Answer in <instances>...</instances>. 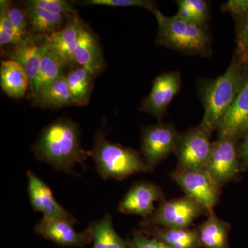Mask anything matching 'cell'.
I'll return each mask as SVG.
<instances>
[{"label":"cell","instance_id":"83f0119b","mask_svg":"<svg viewBox=\"0 0 248 248\" xmlns=\"http://www.w3.org/2000/svg\"><path fill=\"white\" fill-rule=\"evenodd\" d=\"M236 24V49L235 56L241 60L248 53V9L233 16Z\"/></svg>","mask_w":248,"mask_h":248},{"label":"cell","instance_id":"7a4b0ae2","mask_svg":"<svg viewBox=\"0 0 248 248\" xmlns=\"http://www.w3.org/2000/svg\"><path fill=\"white\" fill-rule=\"evenodd\" d=\"M248 66L235 56L223 75L199 84V96L204 107L201 125L209 133L217 130L234 104L247 77Z\"/></svg>","mask_w":248,"mask_h":248},{"label":"cell","instance_id":"ac0fdd59","mask_svg":"<svg viewBox=\"0 0 248 248\" xmlns=\"http://www.w3.org/2000/svg\"><path fill=\"white\" fill-rule=\"evenodd\" d=\"M0 83L3 91L14 99L24 97L30 86L29 78L22 67L11 59L1 62Z\"/></svg>","mask_w":248,"mask_h":248},{"label":"cell","instance_id":"ffe728a7","mask_svg":"<svg viewBox=\"0 0 248 248\" xmlns=\"http://www.w3.org/2000/svg\"><path fill=\"white\" fill-rule=\"evenodd\" d=\"M197 228L200 245L206 248H228L230 225L211 211Z\"/></svg>","mask_w":248,"mask_h":248},{"label":"cell","instance_id":"8fae6325","mask_svg":"<svg viewBox=\"0 0 248 248\" xmlns=\"http://www.w3.org/2000/svg\"><path fill=\"white\" fill-rule=\"evenodd\" d=\"M164 200V193L154 183L140 182L134 184L118 205V211L125 215H139L146 219L155 211L156 202Z\"/></svg>","mask_w":248,"mask_h":248},{"label":"cell","instance_id":"1f68e13d","mask_svg":"<svg viewBox=\"0 0 248 248\" xmlns=\"http://www.w3.org/2000/svg\"><path fill=\"white\" fill-rule=\"evenodd\" d=\"M130 248H171L155 238H150L143 232L135 231L128 243Z\"/></svg>","mask_w":248,"mask_h":248},{"label":"cell","instance_id":"cb8c5ba5","mask_svg":"<svg viewBox=\"0 0 248 248\" xmlns=\"http://www.w3.org/2000/svg\"><path fill=\"white\" fill-rule=\"evenodd\" d=\"M33 102L37 107L51 109L76 106L71 97L64 75L49 85Z\"/></svg>","mask_w":248,"mask_h":248},{"label":"cell","instance_id":"484cf974","mask_svg":"<svg viewBox=\"0 0 248 248\" xmlns=\"http://www.w3.org/2000/svg\"><path fill=\"white\" fill-rule=\"evenodd\" d=\"M176 17L187 22L208 25L210 17L209 4L204 0H177Z\"/></svg>","mask_w":248,"mask_h":248},{"label":"cell","instance_id":"2e32d148","mask_svg":"<svg viewBox=\"0 0 248 248\" xmlns=\"http://www.w3.org/2000/svg\"><path fill=\"white\" fill-rule=\"evenodd\" d=\"M75 60L77 64L86 68L93 76L99 75L104 68V58L99 42L84 24L78 37Z\"/></svg>","mask_w":248,"mask_h":248},{"label":"cell","instance_id":"f1b7e54d","mask_svg":"<svg viewBox=\"0 0 248 248\" xmlns=\"http://www.w3.org/2000/svg\"><path fill=\"white\" fill-rule=\"evenodd\" d=\"M84 4L112 7H141L149 10L153 14L158 9L154 1L149 0H87Z\"/></svg>","mask_w":248,"mask_h":248},{"label":"cell","instance_id":"4dcf8cb0","mask_svg":"<svg viewBox=\"0 0 248 248\" xmlns=\"http://www.w3.org/2000/svg\"><path fill=\"white\" fill-rule=\"evenodd\" d=\"M35 6L55 15L71 17L76 14L71 2L64 0H31Z\"/></svg>","mask_w":248,"mask_h":248},{"label":"cell","instance_id":"52a82bcc","mask_svg":"<svg viewBox=\"0 0 248 248\" xmlns=\"http://www.w3.org/2000/svg\"><path fill=\"white\" fill-rule=\"evenodd\" d=\"M170 177L184 191L185 195L212 211L219 202L221 187L205 169H177Z\"/></svg>","mask_w":248,"mask_h":248},{"label":"cell","instance_id":"9c48e42d","mask_svg":"<svg viewBox=\"0 0 248 248\" xmlns=\"http://www.w3.org/2000/svg\"><path fill=\"white\" fill-rule=\"evenodd\" d=\"M237 141L217 139L213 142L211 156L205 170L220 187L234 180L239 174L241 162Z\"/></svg>","mask_w":248,"mask_h":248},{"label":"cell","instance_id":"7c38bea8","mask_svg":"<svg viewBox=\"0 0 248 248\" xmlns=\"http://www.w3.org/2000/svg\"><path fill=\"white\" fill-rule=\"evenodd\" d=\"M84 23L78 14L71 16L58 32L42 37V42L64 68L74 66L75 51Z\"/></svg>","mask_w":248,"mask_h":248},{"label":"cell","instance_id":"5b68a950","mask_svg":"<svg viewBox=\"0 0 248 248\" xmlns=\"http://www.w3.org/2000/svg\"><path fill=\"white\" fill-rule=\"evenodd\" d=\"M210 212L195 200L184 195L179 198L162 201L151 216L143 219L141 226L143 228L161 227L169 229L189 228L199 217L208 215Z\"/></svg>","mask_w":248,"mask_h":248},{"label":"cell","instance_id":"44dd1931","mask_svg":"<svg viewBox=\"0 0 248 248\" xmlns=\"http://www.w3.org/2000/svg\"><path fill=\"white\" fill-rule=\"evenodd\" d=\"M64 67L42 42V60L37 78L31 87L33 100L47 87L63 76Z\"/></svg>","mask_w":248,"mask_h":248},{"label":"cell","instance_id":"9a60e30c","mask_svg":"<svg viewBox=\"0 0 248 248\" xmlns=\"http://www.w3.org/2000/svg\"><path fill=\"white\" fill-rule=\"evenodd\" d=\"M248 134V73L232 107L217 129L218 139L239 140Z\"/></svg>","mask_w":248,"mask_h":248},{"label":"cell","instance_id":"e0dca14e","mask_svg":"<svg viewBox=\"0 0 248 248\" xmlns=\"http://www.w3.org/2000/svg\"><path fill=\"white\" fill-rule=\"evenodd\" d=\"M11 60L19 63L29 78L31 89L37 78L42 60V42L39 43L31 35H28L15 46Z\"/></svg>","mask_w":248,"mask_h":248},{"label":"cell","instance_id":"d4e9b609","mask_svg":"<svg viewBox=\"0 0 248 248\" xmlns=\"http://www.w3.org/2000/svg\"><path fill=\"white\" fill-rule=\"evenodd\" d=\"M93 76L86 68L79 67L66 75V81L71 97L77 107L89 104L93 88Z\"/></svg>","mask_w":248,"mask_h":248},{"label":"cell","instance_id":"f546056e","mask_svg":"<svg viewBox=\"0 0 248 248\" xmlns=\"http://www.w3.org/2000/svg\"><path fill=\"white\" fill-rule=\"evenodd\" d=\"M9 1H0V45L1 48L6 45L15 46V35L12 24L8 14Z\"/></svg>","mask_w":248,"mask_h":248},{"label":"cell","instance_id":"ba28073f","mask_svg":"<svg viewBox=\"0 0 248 248\" xmlns=\"http://www.w3.org/2000/svg\"><path fill=\"white\" fill-rule=\"evenodd\" d=\"M180 133L172 124L146 125L142 130L141 151L150 171L174 153Z\"/></svg>","mask_w":248,"mask_h":248},{"label":"cell","instance_id":"30bf717a","mask_svg":"<svg viewBox=\"0 0 248 248\" xmlns=\"http://www.w3.org/2000/svg\"><path fill=\"white\" fill-rule=\"evenodd\" d=\"M181 86L182 77L179 71L167 72L156 77L151 92L141 103L140 111L161 120L170 104L180 91Z\"/></svg>","mask_w":248,"mask_h":248},{"label":"cell","instance_id":"3957f363","mask_svg":"<svg viewBox=\"0 0 248 248\" xmlns=\"http://www.w3.org/2000/svg\"><path fill=\"white\" fill-rule=\"evenodd\" d=\"M153 15L159 27L157 45L185 55L209 57L213 53L208 25L187 22L175 16L168 17L159 9Z\"/></svg>","mask_w":248,"mask_h":248},{"label":"cell","instance_id":"8992f818","mask_svg":"<svg viewBox=\"0 0 248 248\" xmlns=\"http://www.w3.org/2000/svg\"><path fill=\"white\" fill-rule=\"evenodd\" d=\"M211 135L201 124L180 134L174 152L177 158V169H205L213 151Z\"/></svg>","mask_w":248,"mask_h":248},{"label":"cell","instance_id":"4fadbf2b","mask_svg":"<svg viewBox=\"0 0 248 248\" xmlns=\"http://www.w3.org/2000/svg\"><path fill=\"white\" fill-rule=\"evenodd\" d=\"M27 177L29 200L35 211L42 213L43 217L76 223V218L59 204L49 186L42 179L31 170L28 171Z\"/></svg>","mask_w":248,"mask_h":248},{"label":"cell","instance_id":"603a6c76","mask_svg":"<svg viewBox=\"0 0 248 248\" xmlns=\"http://www.w3.org/2000/svg\"><path fill=\"white\" fill-rule=\"evenodd\" d=\"M87 229L92 237V248H130L117 234L112 217L108 214L91 223Z\"/></svg>","mask_w":248,"mask_h":248},{"label":"cell","instance_id":"7402d4cb","mask_svg":"<svg viewBox=\"0 0 248 248\" xmlns=\"http://www.w3.org/2000/svg\"><path fill=\"white\" fill-rule=\"evenodd\" d=\"M143 232L153 235L171 248H197L200 246L197 230L191 228L169 229L161 227H148L142 230Z\"/></svg>","mask_w":248,"mask_h":248},{"label":"cell","instance_id":"4316f807","mask_svg":"<svg viewBox=\"0 0 248 248\" xmlns=\"http://www.w3.org/2000/svg\"><path fill=\"white\" fill-rule=\"evenodd\" d=\"M8 14L14 29L15 46H16L29 35L27 31L29 18L24 9L14 6L11 1L8 5Z\"/></svg>","mask_w":248,"mask_h":248},{"label":"cell","instance_id":"836d02e7","mask_svg":"<svg viewBox=\"0 0 248 248\" xmlns=\"http://www.w3.org/2000/svg\"><path fill=\"white\" fill-rule=\"evenodd\" d=\"M240 61L242 62L243 63H246V65H248V53L246 54V55L241 59V60H239Z\"/></svg>","mask_w":248,"mask_h":248},{"label":"cell","instance_id":"d6a6232c","mask_svg":"<svg viewBox=\"0 0 248 248\" xmlns=\"http://www.w3.org/2000/svg\"><path fill=\"white\" fill-rule=\"evenodd\" d=\"M239 158L241 161V165L243 167L246 168L248 166V134L244 138L239 149Z\"/></svg>","mask_w":248,"mask_h":248},{"label":"cell","instance_id":"d6986e66","mask_svg":"<svg viewBox=\"0 0 248 248\" xmlns=\"http://www.w3.org/2000/svg\"><path fill=\"white\" fill-rule=\"evenodd\" d=\"M24 10L27 13L32 32L42 36V37L61 30L66 24L67 22L65 23L66 17L69 18L51 14L35 6L31 3V0L24 2Z\"/></svg>","mask_w":248,"mask_h":248},{"label":"cell","instance_id":"5bb4252c","mask_svg":"<svg viewBox=\"0 0 248 248\" xmlns=\"http://www.w3.org/2000/svg\"><path fill=\"white\" fill-rule=\"evenodd\" d=\"M73 223L61 218L42 217L35 227V231L46 239L65 246H81L89 244L92 237L89 230L77 232Z\"/></svg>","mask_w":248,"mask_h":248},{"label":"cell","instance_id":"277c9868","mask_svg":"<svg viewBox=\"0 0 248 248\" xmlns=\"http://www.w3.org/2000/svg\"><path fill=\"white\" fill-rule=\"evenodd\" d=\"M90 156L104 179L123 180L139 172L150 171L143 156L131 148L112 143L100 130L94 138Z\"/></svg>","mask_w":248,"mask_h":248},{"label":"cell","instance_id":"6da1fadb","mask_svg":"<svg viewBox=\"0 0 248 248\" xmlns=\"http://www.w3.org/2000/svg\"><path fill=\"white\" fill-rule=\"evenodd\" d=\"M36 159L59 172L71 174L77 164H84L91 155L81 143L79 124L61 117L41 131L32 148Z\"/></svg>","mask_w":248,"mask_h":248}]
</instances>
